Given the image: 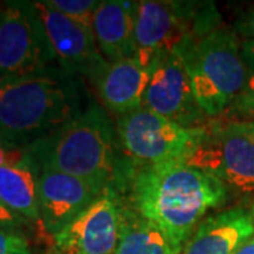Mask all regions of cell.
<instances>
[{
    "instance_id": "4",
    "label": "cell",
    "mask_w": 254,
    "mask_h": 254,
    "mask_svg": "<svg viewBox=\"0 0 254 254\" xmlns=\"http://www.w3.org/2000/svg\"><path fill=\"white\" fill-rule=\"evenodd\" d=\"M28 148L41 171L68 174L100 190H108L115 177V126L96 102Z\"/></svg>"
},
{
    "instance_id": "15",
    "label": "cell",
    "mask_w": 254,
    "mask_h": 254,
    "mask_svg": "<svg viewBox=\"0 0 254 254\" xmlns=\"http://www.w3.org/2000/svg\"><path fill=\"white\" fill-rule=\"evenodd\" d=\"M137 1H100L93 17V34L99 51L108 63H118L136 55Z\"/></svg>"
},
{
    "instance_id": "19",
    "label": "cell",
    "mask_w": 254,
    "mask_h": 254,
    "mask_svg": "<svg viewBox=\"0 0 254 254\" xmlns=\"http://www.w3.org/2000/svg\"><path fill=\"white\" fill-rule=\"evenodd\" d=\"M223 115H227V122H254V72L250 71L243 89Z\"/></svg>"
},
{
    "instance_id": "9",
    "label": "cell",
    "mask_w": 254,
    "mask_h": 254,
    "mask_svg": "<svg viewBox=\"0 0 254 254\" xmlns=\"http://www.w3.org/2000/svg\"><path fill=\"white\" fill-rule=\"evenodd\" d=\"M34 6L53 47L57 65L76 78L96 83L109 63L99 51L93 33L48 6L46 0L34 1Z\"/></svg>"
},
{
    "instance_id": "11",
    "label": "cell",
    "mask_w": 254,
    "mask_h": 254,
    "mask_svg": "<svg viewBox=\"0 0 254 254\" xmlns=\"http://www.w3.org/2000/svg\"><path fill=\"white\" fill-rule=\"evenodd\" d=\"M199 6L181 1H137V53L155 58L158 53L173 51L193 27Z\"/></svg>"
},
{
    "instance_id": "22",
    "label": "cell",
    "mask_w": 254,
    "mask_h": 254,
    "mask_svg": "<svg viewBox=\"0 0 254 254\" xmlns=\"http://www.w3.org/2000/svg\"><path fill=\"white\" fill-rule=\"evenodd\" d=\"M235 33L246 38L245 41H254V6L247 7L237 16Z\"/></svg>"
},
{
    "instance_id": "14",
    "label": "cell",
    "mask_w": 254,
    "mask_h": 254,
    "mask_svg": "<svg viewBox=\"0 0 254 254\" xmlns=\"http://www.w3.org/2000/svg\"><path fill=\"white\" fill-rule=\"evenodd\" d=\"M154 58L136 55L109 63L95 83L105 108L123 116L143 106V99L153 69Z\"/></svg>"
},
{
    "instance_id": "20",
    "label": "cell",
    "mask_w": 254,
    "mask_h": 254,
    "mask_svg": "<svg viewBox=\"0 0 254 254\" xmlns=\"http://www.w3.org/2000/svg\"><path fill=\"white\" fill-rule=\"evenodd\" d=\"M0 254H33V252L24 233L0 227Z\"/></svg>"
},
{
    "instance_id": "25",
    "label": "cell",
    "mask_w": 254,
    "mask_h": 254,
    "mask_svg": "<svg viewBox=\"0 0 254 254\" xmlns=\"http://www.w3.org/2000/svg\"><path fill=\"white\" fill-rule=\"evenodd\" d=\"M240 125L245 127L246 130H247V131H249V133H250V134L254 137V122H249V123H240Z\"/></svg>"
},
{
    "instance_id": "12",
    "label": "cell",
    "mask_w": 254,
    "mask_h": 254,
    "mask_svg": "<svg viewBox=\"0 0 254 254\" xmlns=\"http://www.w3.org/2000/svg\"><path fill=\"white\" fill-rule=\"evenodd\" d=\"M105 190L68 174L43 170L38 178L41 225L54 237L71 225Z\"/></svg>"
},
{
    "instance_id": "6",
    "label": "cell",
    "mask_w": 254,
    "mask_h": 254,
    "mask_svg": "<svg viewBox=\"0 0 254 254\" xmlns=\"http://www.w3.org/2000/svg\"><path fill=\"white\" fill-rule=\"evenodd\" d=\"M203 133L205 126L188 128L143 106L119 116L118 120L123 148L147 165L185 161Z\"/></svg>"
},
{
    "instance_id": "27",
    "label": "cell",
    "mask_w": 254,
    "mask_h": 254,
    "mask_svg": "<svg viewBox=\"0 0 254 254\" xmlns=\"http://www.w3.org/2000/svg\"><path fill=\"white\" fill-rule=\"evenodd\" d=\"M1 7H3V3H0V11H1Z\"/></svg>"
},
{
    "instance_id": "1",
    "label": "cell",
    "mask_w": 254,
    "mask_h": 254,
    "mask_svg": "<svg viewBox=\"0 0 254 254\" xmlns=\"http://www.w3.org/2000/svg\"><path fill=\"white\" fill-rule=\"evenodd\" d=\"M226 198L223 182L185 161L145 165L131 190L137 213L182 247L209 209L222 206Z\"/></svg>"
},
{
    "instance_id": "5",
    "label": "cell",
    "mask_w": 254,
    "mask_h": 254,
    "mask_svg": "<svg viewBox=\"0 0 254 254\" xmlns=\"http://www.w3.org/2000/svg\"><path fill=\"white\" fill-rule=\"evenodd\" d=\"M185 163L240 193L254 192V137L236 122H215Z\"/></svg>"
},
{
    "instance_id": "10",
    "label": "cell",
    "mask_w": 254,
    "mask_h": 254,
    "mask_svg": "<svg viewBox=\"0 0 254 254\" xmlns=\"http://www.w3.org/2000/svg\"><path fill=\"white\" fill-rule=\"evenodd\" d=\"M122 205L108 188L71 225L55 235L57 254H115L120 233Z\"/></svg>"
},
{
    "instance_id": "23",
    "label": "cell",
    "mask_w": 254,
    "mask_h": 254,
    "mask_svg": "<svg viewBox=\"0 0 254 254\" xmlns=\"http://www.w3.org/2000/svg\"><path fill=\"white\" fill-rule=\"evenodd\" d=\"M242 53H243V58L249 69H252V72H254V41H243Z\"/></svg>"
},
{
    "instance_id": "13",
    "label": "cell",
    "mask_w": 254,
    "mask_h": 254,
    "mask_svg": "<svg viewBox=\"0 0 254 254\" xmlns=\"http://www.w3.org/2000/svg\"><path fill=\"white\" fill-rule=\"evenodd\" d=\"M41 170L28 145L0 141V200L20 216L41 223L38 178Z\"/></svg>"
},
{
    "instance_id": "28",
    "label": "cell",
    "mask_w": 254,
    "mask_h": 254,
    "mask_svg": "<svg viewBox=\"0 0 254 254\" xmlns=\"http://www.w3.org/2000/svg\"><path fill=\"white\" fill-rule=\"evenodd\" d=\"M50 254H57V253H55L54 250H53V252H51V253H50Z\"/></svg>"
},
{
    "instance_id": "16",
    "label": "cell",
    "mask_w": 254,
    "mask_h": 254,
    "mask_svg": "<svg viewBox=\"0 0 254 254\" xmlns=\"http://www.w3.org/2000/svg\"><path fill=\"white\" fill-rule=\"evenodd\" d=\"M253 235L252 213L243 208L229 209L202 220L181 254H233Z\"/></svg>"
},
{
    "instance_id": "21",
    "label": "cell",
    "mask_w": 254,
    "mask_h": 254,
    "mask_svg": "<svg viewBox=\"0 0 254 254\" xmlns=\"http://www.w3.org/2000/svg\"><path fill=\"white\" fill-rule=\"evenodd\" d=\"M27 219L20 216L18 213L13 212L11 209L7 208L1 200H0V227L7 229V230H14V232H21L28 226Z\"/></svg>"
},
{
    "instance_id": "7",
    "label": "cell",
    "mask_w": 254,
    "mask_h": 254,
    "mask_svg": "<svg viewBox=\"0 0 254 254\" xmlns=\"http://www.w3.org/2000/svg\"><path fill=\"white\" fill-rule=\"evenodd\" d=\"M34 1H4L0 11V79L57 65Z\"/></svg>"
},
{
    "instance_id": "17",
    "label": "cell",
    "mask_w": 254,
    "mask_h": 254,
    "mask_svg": "<svg viewBox=\"0 0 254 254\" xmlns=\"http://www.w3.org/2000/svg\"><path fill=\"white\" fill-rule=\"evenodd\" d=\"M182 249L153 222L122 206L120 233L115 254H181Z\"/></svg>"
},
{
    "instance_id": "8",
    "label": "cell",
    "mask_w": 254,
    "mask_h": 254,
    "mask_svg": "<svg viewBox=\"0 0 254 254\" xmlns=\"http://www.w3.org/2000/svg\"><path fill=\"white\" fill-rule=\"evenodd\" d=\"M143 108L188 128L206 126L209 118L196 102L188 71L177 50L155 55Z\"/></svg>"
},
{
    "instance_id": "24",
    "label": "cell",
    "mask_w": 254,
    "mask_h": 254,
    "mask_svg": "<svg viewBox=\"0 0 254 254\" xmlns=\"http://www.w3.org/2000/svg\"><path fill=\"white\" fill-rule=\"evenodd\" d=\"M233 254H254V236L239 246Z\"/></svg>"
},
{
    "instance_id": "18",
    "label": "cell",
    "mask_w": 254,
    "mask_h": 254,
    "mask_svg": "<svg viewBox=\"0 0 254 254\" xmlns=\"http://www.w3.org/2000/svg\"><path fill=\"white\" fill-rule=\"evenodd\" d=\"M47 4L93 33V17L100 1L95 0H46ZM95 36V34H93Z\"/></svg>"
},
{
    "instance_id": "26",
    "label": "cell",
    "mask_w": 254,
    "mask_h": 254,
    "mask_svg": "<svg viewBox=\"0 0 254 254\" xmlns=\"http://www.w3.org/2000/svg\"><path fill=\"white\" fill-rule=\"evenodd\" d=\"M252 218H253V223H254V202H253V206H252Z\"/></svg>"
},
{
    "instance_id": "3",
    "label": "cell",
    "mask_w": 254,
    "mask_h": 254,
    "mask_svg": "<svg viewBox=\"0 0 254 254\" xmlns=\"http://www.w3.org/2000/svg\"><path fill=\"white\" fill-rule=\"evenodd\" d=\"M175 50L185 64L200 109L208 118L223 115L250 73L235 30L222 24L213 4H202L190 34Z\"/></svg>"
},
{
    "instance_id": "2",
    "label": "cell",
    "mask_w": 254,
    "mask_h": 254,
    "mask_svg": "<svg viewBox=\"0 0 254 254\" xmlns=\"http://www.w3.org/2000/svg\"><path fill=\"white\" fill-rule=\"evenodd\" d=\"M81 83L58 65L0 79V141L30 145L81 113Z\"/></svg>"
}]
</instances>
